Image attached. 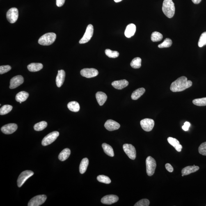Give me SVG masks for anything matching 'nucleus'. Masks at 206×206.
<instances>
[{"label":"nucleus","instance_id":"obj_1","mask_svg":"<svg viewBox=\"0 0 206 206\" xmlns=\"http://www.w3.org/2000/svg\"><path fill=\"white\" fill-rule=\"evenodd\" d=\"M192 85V82L187 80V78L183 76L173 82L171 83L170 89L171 91L173 92H182L190 88Z\"/></svg>","mask_w":206,"mask_h":206},{"label":"nucleus","instance_id":"obj_2","mask_svg":"<svg viewBox=\"0 0 206 206\" xmlns=\"http://www.w3.org/2000/svg\"><path fill=\"white\" fill-rule=\"evenodd\" d=\"M175 8L172 0H164L163 3L162 11L169 18H171L175 13Z\"/></svg>","mask_w":206,"mask_h":206},{"label":"nucleus","instance_id":"obj_3","mask_svg":"<svg viewBox=\"0 0 206 206\" xmlns=\"http://www.w3.org/2000/svg\"><path fill=\"white\" fill-rule=\"evenodd\" d=\"M56 38V35L54 33L45 34L39 39L38 43L41 45L49 46L54 42Z\"/></svg>","mask_w":206,"mask_h":206},{"label":"nucleus","instance_id":"obj_4","mask_svg":"<svg viewBox=\"0 0 206 206\" xmlns=\"http://www.w3.org/2000/svg\"><path fill=\"white\" fill-rule=\"evenodd\" d=\"M146 166L147 175L149 176H152L154 174L157 166L155 160L151 156H149L146 160Z\"/></svg>","mask_w":206,"mask_h":206},{"label":"nucleus","instance_id":"obj_5","mask_svg":"<svg viewBox=\"0 0 206 206\" xmlns=\"http://www.w3.org/2000/svg\"><path fill=\"white\" fill-rule=\"evenodd\" d=\"M59 135V133L58 131H53L50 133L46 136L42 140V144L43 146H45L51 144L56 140L58 137Z\"/></svg>","mask_w":206,"mask_h":206},{"label":"nucleus","instance_id":"obj_6","mask_svg":"<svg viewBox=\"0 0 206 206\" xmlns=\"http://www.w3.org/2000/svg\"><path fill=\"white\" fill-rule=\"evenodd\" d=\"M94 33V27L91 24L88 25L87 26L86 32L84 35L80 40L79 43L80 44H85L88 42L90 40Z\"/></svg>","mask_w":206,"mask_h":206},{"label":"nucleus","instance_id":"obj_7","mask_svg":"<svg viewBox=\"0 0 206 206\" xmlns=\"http://www.w3.org/2000/svg\"><path fill=\"white\" fill-rule=\"evenodd\" d=\"M124 152L127 154L129 159L133 160L136 159V152L135 148L131 144H126L123 145Z\"/></svg>","mask_w":206,"mask_h":206},{"label":"nucleus","instance_id":"obj_8","mask_svg":"<svg viewBox=\"0 0 206 206\" xmlns=\"http://www.w3.org/2000/svg\"><path fill=\"white\" fill-rule=\"evenodd\" d=\"M34 173L30 170H26L22 172L19 175L17 180V185L19 187H22L24 183L30 177L32 176Z\"/></svg>","mask_w":206,"mask_h":206},{"label":"nucleus","instance_id":"obj_9","mask_svg":"<svg viewBox=\"0 0 206 206\" xmlns=\"http://www.w3.org/2000/svg\"><path fill=\"white\" fill-rule=\"evenodd\" d=\"M47 199L46 195H40L34 197L29 201L28 206H39L44 203Z\"/></svg>","mask_w":206,"mask_h":206},{"label":"nucleus","instance_id":"obj_10","mask_svg":"<svg viewBox=\"0 0 206 206\" xmlns=\"http://www.w3.org/2000/svg\"><path fill=\"white\" fill-rule=\"evenodd\" d=\"M7 19L11 24L15 23L19 17V11L16 8H13L10 9L7 13Z\"/></svg>","mask_w":206,"mask_h":206},{"label":"nucleus","instance_id":"obj_11","mask_svg":"<svg viewBox=\"0 0 206 206\" xmlns=\"http://www.w3.org/2000/svg\"><path fill=\"white\" fill-rule=\"evenodd\" d=\"M140 124L144 130L149 132L153 129L154 122V120L151 119L145 118L141 121Z\"/></svg>","mask_w":206,"mask_h":206},{"label":"nucleus","instance_id":"obj_12","mask_svg":"<svg viewBox=\"0 0 206 206\" xmlns=\"http://www.w3.org/2000/svg\"><path fill=\"white\" fill-rule=\"evenodd\" d=\"M80 73L83 77L90 79L95 77L99 74L98 71L93 68H84L81 71Z\"/></svg>","mask_w":206,"mask_h":206},{"label":"nucleus","instance_id":"obj_13","mask_svg":"<svg viewBox=\"0 0 206 206\" xmlns=\"http://www.w3.org/2000/svg\"><path fill=\"white\" fill-rule=\"evenodd\" d=\"M24 82V78L21 75L14 76L10 80L9 88L14 89L20 86Z\"/></svg>","mask_w":206,"mask_h":206},{"label":"nucleus","instance_id":"obj_14","mask_svg":"<svg viewBox=\"0 0 206 206\" xmlns=\"http://www.w3.org/2000/svg\"><path fill=\"white\" fill-rule=\"evenodd\" d=\"M18 126L15 123H10L5 125L1 127V130L5 134H10L17 130Z\"/></svg>","mask_w":206,"mask_h":206},{"label":"nucleus","instance_id":"obj_15","mask_svg":"<svg viewBox=\"0 0 206 206\" xmlns=\"http://www.w3.org/2000/svg\"><path fill=\"white\" fill-rule=\"evenodd\" d=\"M118 197L116 195H106L101 199V202L106 205H111L118 201Z\"/></svg>","mask_w":206,"mask_h":206},{"label":"nucleus","instance_id":"obj_16","mask_svg":"<svg viewBox=\"0 0 206 206\" xmlns=\"http://www.w3.org/2000/svg\"><path fill=\"white\" fill-rule=\"evenodd\" d=\"M106 128L109 131H113L117 130L120 127V125L118 122L112 120L106 121L104 125Z\"/></svg>","mask_w":206,"mask_h":206},{"label":"nucleus","instance_id":"obj_17","mask_svg":"<svg viewBox=\"0 0 206 206\" xmlns=\"http://www.w3.org/2000/svg\"><path fill=\"white\" fill-rule=\"evenodd\" d=\"M128 84V82L126 79L114 81L111 83L112 86L115 88L119 90L123 89L127 87Z\"/></svg>","mask_w":206,"mask_h":206},{"label":"nucleus","instance_id":"obj_18","mask_svg":"<svg viewBox=\"0 0 206 206\" xmlns=\"http://www.w3.org/2000/svg\"><path fill=\"white\" fill-rule=\"evenodd\" d=\"M65 71L63 70H58V74L56 79V84L58 88H60L63 84L65 81Z\"/></svg>","mask_w":206,"mask_h":206},{"label":"nucleus","instance_id":"obj_19","mask_svg":"<svg viewBox=\"0 0 206 206\" xmlns=\"http://www.w3.org/2000/svg\"><path fill=\"white\" fill-rule=\"evenodd\" d=\"M136 31V26L133 24L128 25L126 28L125 35L127 38H130L133 36Z\"/></svg>","mask_w":206,"mask_h":206},{"label":"nucleus","instance_id":"obj_20","mask_svg":"<svg viewBox=\"0 0 206 206\" xmlns=\"http://www.w3.org/2000/svg\"><path fill=\"white\" fill-rule=\"evenodd\" d=\"M168 143L173 146L177 152H180L182 150V147L176 138L172 137H169L167 138Z\"/></svg>","mask_w":206,"mask_h":206},{"label":"nucleus","instance_id":"obj_21","mask_svg":"<svg viewBox=\"0 0 206 206\" xmlns=\"http://www.w3.org/2000/svg\"><path fill=\"white\" fill-rule=\"evenodd\" d=\"M98 103L100 106H102L107 100V97L106 94L102 92H98L95 95Z\"/></svg>","mask_w":206,"mask_h":206},{"label":"nucleus","instance_id":"obj_22","mask_svg":"<svg viewBox=\"0 0 206 206\" xmlns=\"http://www.w3.org/2000/svg\"><path fill=\"white\" fill-rule=\"evenodd\" d=\"M199 169L198 166H187L185 167L182 170V175L184 176L189 175L191 173H195Z\"/></svg>","mask_w":206,"mask_h":206},{"label":"nucleus","instance_id":"obj_23","mask_svg":"<svg viewBox=\"0 0 206 206\" xmlns=\"http://www.w3.org/2000/svg\"><path fill=\"white\" fill-rule=\"evenodd\" d=\"M43 65L41 63H31L28 65L27 68L31 72H37L40 71L43 68Z\"/></svg>","mask_w":206,"mask_h":206},{"label":"nucleus","instance_id":"obj_24","mask_svg":"<svg viewBox=\"0 0 206 206\" xmlns=\"http://www.w3.org/2000/svg\"><path fill=\"white\" fill-rule=\"evenodd\" d=\"M145 90L144 88H142L134 90L131 95V99L133 100H136L139 99L140 97L145 93Z\"/></svg>","mask_w":206,"mask_h":206},{"label":"nucleus","instance_id":"obj_25","mask_svg":"<svg viewBox=\"0 0 206 206\" xmlns=\"http://www.w3.org/2000/svg\"><path fill=\"white\" fill-rule=\"evenodd\" d=\"M29 94L25 91H21L18 93L16 95V100L18 102H23L27 100L29 97Z\"/></svg>","mask_w":206,"mask_h":206},{"label":"nucleus","instance_id":"obj_26","mask_svg":"<svg viewBox=\"0 0 206 206\" xmlns=\"http://www.w3.org/2000/svg\"><path fill=\"white\" fill-rule=\"evenodd\" d=\"M71 154L70 149L66 148L62 151L58 156V159L61 161H64L68 159Z\"/></svg>","mask_w":206,"mask_h":206},{"label":"nucleus","instance_id":"obj_27","mask_svg":"<svg viewBox=\"0 0 206 206\" xmlns=\"http://www.w3.org/2000/svg\"><path fill=\"white\" fill-rule=\"evenodd\" d=\"M102 147L104 152L107 155L111 157H114V151L111 145L106 143H103L102 144Z\"/></svg>","mask_w":206,"mask_h":206},{"label":"nucleus","instance_id":"obj_28","mask_svg":"<svg viewBox=\"0 0 206 206\" xmlns=\"http://www.w3.org/2000/svg\"><path fill=\"white\" fill-rule=\"evenodd\" d=\"M67 107L70 111L74 112H77L80 110V106L79 103L76 101H72L68 103Z\"/></svg>","mask_w":206,"mask_h":206},{"label":"nucleus","instance_id":"obj_29","mask_svg":"<svg viewBox=\"0 0 206 206\" xmlns=\"http://www.w3.org/2000/svg\"><path fill=\"white\" fill-rule=\"evenodd\" d=\"M89 165V160L86 158L82 160L79 165V172L81 174H84L86 171Z\"/></svg>","mask_w":206,"mask_h":206},{"label":"nucleus","instance_id":"obj_30","mask_svg":"<svg viewBox=\"0 0 206 206\" xmlns=\"http://www.w3.org/2000/svg\"><path fill=\"white\" fill-rule=\"evenodd\" d=\"M141 59L140 57L135 58L131 62V67L134 69L139 68L141 66Z\"/></svg>","mask_w":206,"mask_h":206},{"label":"nucleus","instance_id":"obj_31","mask_svg":"<svg viewBox=\"0 0 206 206\" xmlns=\"http://www.w3.org/2000/svg\"><path fill=\"white\" fill-rule=\"evenodd\" d=\"M47 126V122L45 121H42L38 122L35 124L34 127V128L35 131H41L44 130V129Z\"/></svg>","mask_w":206,"mask_h":206},{"label":"nucleus","instance_id":"obj_32","mask_svg":"<svg viewBox=\"0 0 206 206\" xmlns=\"http://www.w3.org/2000/svg\"><path fill=\"white\" fill-rule=\"evenodd\" d=\"M163 38L162 35L157 31L154 32L151 36V39L153 42L160 41L162 40Z\"/></svg>","mask_w":206,"mask_h":206},{"label":"nucleus","instance_id":"obj_33","mask_svg":"<svg viewBox=\"0 0 206 206\" xmlns=\"http://www.w3.org/2000/svg\"><path fill=\"white\" fill-rule=\"evenodd\" d=\"M12 108V106L9 105L3 106L0 109V115H3L8 114L11 111Z\"/></svg>","mask_w":206,"mask_h":206},{"label":"nucleus","instance_id":"obj_34","mask_svg":"<svg viewBox=\"0 0 206 206\" xmlns=\"http://www.w3.org/2000/svg\"><path fill=\"white\" fill-rule=\"evenodd\" d=\"M106 56L108 57L111 58H116L119 56V53L117 51H112L109 49H106L105 50Z\"/></svg>","mask_w":206,"mask_h":206},{"label":"nucleus","instance_id":"obj_35","mask_svg":"<svg viewBox=\"0 0 206 206\" xmlns=\"http://www.w3.org/2000/svg\"><path fill=\"white\" fill-rule=\"evenodd\" d=\"M97 180L99 182L106 184H109L111 182V179L109 177L103 175L98 176L97 177Z\"/></svg>","mask_w":206,"mask_h":206},{"label":"nucleus","instance_id":"obj_36","mask_svg":"<svg viewBox=\"0 0 206 206\" xmlns=\"http://www.w3.org/2000/svg\"><path fill=\"white\" fill-rule=\"evenodd\" d=\"M193 103L195 105L198 106H206V97L195 99L193 100Z\"/></svg>","mask_w":206,"mask_h":206},{"label":"nucleus","instance_id":"obj_37","mask_svg":"<svg viewBox=\"0 0 206 206\" xmlns=\"http://www.w3.org/2000/svg\"><path fill=\"white\" fill-rule=\"evenodd\" d=\"M172 44V41L171 39L167 38L162 43L158 45V47L160 48H163L169 47L171 46Z\"/></svg>","mask_w":206,"mask_h":206},{"label":"nucleus","instance_id":"obj_38","mask_svg":"<svg viewBox=\"0 0 206 206\" xmlns=\"http://www.w3.org/2000/svg\"><path fill=\"white\" fill-rule=\"evenodd\" d=\"M206 45V32H203L200 35L198 42V46L200 47Z\"/></svg>","mask_w":206,"mask_h":206},{"label":"nucleus","instance_id":"obj_39","mask_svg":"<svg viewBox=\"0 0 206 206\" xmlns=\"http://www.w3.org/2000/svg\"><path fill=\"white\" fill-rule=\"evenodd\" d=\"M150 204V201L147 199H143L138 201L135 204L134 206H149Z\"/></svg>","mask_w":206,"mask_h":206},{"label":"nucleus","instance_id":"obj_40","mask_svg":"<svg viewBox=\"0 0 206 206\" xmlns=\"http://www.w3.org/2000/svg\"><path fill=\"white\" fill-rule=\"evenodd\" d=\"M199 154L204 156H206V142L202 143L198 148Z\"/></svg>","mask_w":206,"mask_h":206},{"label":"nucleus","instance_id":"obj_41","mask_svg":"<svg viewBox=\"0 0 206 206\" xmlns=\"http://www.w3.org/2000/svg\"><path fill=\"white\" fill-rule=\"evenodd\" d=\"M11 67L10 65H3L0 67V74H1L6 73L11 70Z\"/></svg>","mask_w":206,"mask_h":206},{"label":"nucleus","instance_id":"obj_42","mask_svg":"<svg viewBox=\"0 0 206 206\" xmlns=\"http://www.w3.org/2000/svg\"><path fill=\"white\" fill-rule=\"evenodd\" d=\"M191 125L190 122H184V125L182 127V129L184 131H187L189 130V127Z\"/></svg>","mask_w":206,"mask_h":206},{"label":"nucleus","instance_id":"obj_43","mask_svg":"<svg viewBox=\"0 0 206 206\" xmlns=\"http://www.w3.org/2000/svg\"><path fill=\"white\" fill-rule=\"evenodd\" d=\"M165 168L168 171L170 172H173V166H172L171 165L169 164V163H166L165 165Z\"/></svg>","mask_w":206,"mask_h":206},{"label":"nucleus","instance_id":"obj_44","mask_svg":"<svg viewBox=\"0 0 206 206\" xmlns=\"http://www.w3.org/2000/svg\"><path fill=\"white\" fill-rule=\"evenodd\" d=\"M65 0H56V5L58 7L62 6L64 4Z\"/></svg>","mask_w":206,"mask_h":206},{"label":"nucleus","instance_id":"obj_45","mask_svg":"<svg viewBox=\"0 0 206 206\" xmlns=\"http://www.w3.org/2000/svg\"><path fill=\"white\" fill-rule=\"evenodd\" d=\"M202 0H192V1L193 3L196 4L199 3Z\"/></svg>","mask_w":206,"mask_h":206},{"label":"nucleus","instance_id":"obj_46","mask_svg":"<svg viewBox=\"0 0 206 206\" xmlns=\"http://www.w3.org/2000/svg\"><path fill=\"white\" fill-rule=\"evenodd\" d=\"M122 1V0H114V1L116 3H119L120 2H121Z\"/></svg>","mask_w":206,"mask_h":206},{"label":"nucleus","instance_id":"obj_47","mask_svg":"<svg viewBox=\"0 0 206 206\" xmlns=\"http://www.w3.org/2000/svg\"><path fill=\"white\" fill-rule=\"evenodd\" d=\"M182 176H184V175H182Z\"/></svg>","mask_w":206,"mask_h":206},{"label":"nucleus","instance_id":"obj_48","mask_svg":"<svg viewBox=\"0 0 206 206\" xmlns=\"http://www.w3.org/2000/svg\"><path fill=\"white\" fill-rule=\"evenodd\" d=\"M22 102H19V103H20V104H22Z\"/></svg>","mask_w":206,"mask_h":206},{"label":"nucleus","instance_id":"obj_49","mask_svg":"<svg viewBox=\"0 0 206 206\" xmlns=\"http://www.w3.org/2000/svg\"></svg>","mask_w":206,"mask_h":206}]
</instances>
